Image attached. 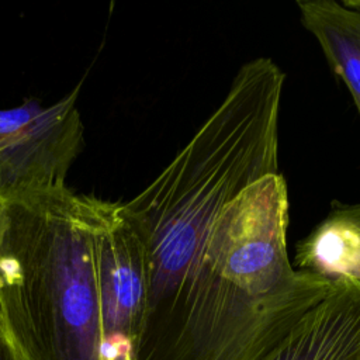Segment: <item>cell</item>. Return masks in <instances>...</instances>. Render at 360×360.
I'll list each match as a JSON object with an SVG mask.
<instances>
[{
  "mask_svg": "<svg viewBox=\"0 0 360 360\" xmlns=\"http://www.w3.org/2000/svg\"><path fill=\"white\" fill-rule=\"evenodd\" d=\"M288 194L269 174L214 221L184 288L143 316L132 360H263L330 290L287 253Z\"/></svg>",
  "mask_w": 360,
  "mask_h": 360,
  "instance_id": "6da1fadb",
  "label": "cell"
},
{
  "mask_svg": "<svg viewBox=\"0 0 360 360\" xmlns=\"http://www.w3.org/2000/svg\"><path fill=\"white\" fill-rule=\"evenodd\" d=\"M284 80L270 58L242 65L190 142L146 188L122 202L146 250L145 315L184 288L219 212L249 186L278 173Z\"/></svg>",
  "mask_w": 360,
  "mask_h": 360,
  "instance_id": "7a4b0ae2",
  "label": "cell"
},
{
  "mask_svg": "<svg viewBox=\"0 0 360 360\" xmlns=\"http://www.w3.org/2000/svg\"><path fill=\"white\" fill-rule=\"evenodd\" d=\"M4 202L0 318L21 360H104L100 198L68 186Z\"/></svg>",
  "mask_w": 360,
  "mask_h": 360,
  "instance_id": "3957f363",
  "label": "cell"
},
{
  "mask_svg": "<svg viewBox=\"0 0 360 360\" xmlns=\"http://www.w3.org/2000/svg\"><path fill=\"white\" fill-rule=\"evenodd\" d=\"M79 91L80 84L48 107L31 98L0 110V200L66 187L83 149Z\"/></svg>",
  "mask_w": 360,
  "mask_h": 360,
  "instance_id": "277c9868",
  "label": "cell"
},
{
  "mask_svg": "<svg viewBox=\"0 0 360 360\" xmlns=\"http://www.w3.org/2000/svg\"><path fill=\"white\" fill-rule=\"evenodd\" d=\"M98 281L104 360H131L148 301V260L121 202L100 200Z\"/></svg>",
  "mask_w": 360,
  "mask_h": 360,
  "instance_id": "5b68a950",
  "label": "cell"
},
{
  "mask_svg": "<svg viewBox=\"0 0 360 360\" xmlns=\"http://www.w3.org/2000/svg\"><path fill=\"white\" fill-rule=\"evenodd\" d=\"M263 360H360V281L332 278L328 294Z\"/></svg>",
  "mask_w": 360,
  "mask_h": 360,
  "instance_id": "8992f818",
  "label": "cell"
},
{
  "mask_svg": "<svg viewBox=\"0 0 360 360\" xmlns=\"http://www.w3.org/2000/svg\"><path fill=\"white\" fill-rule=\"evenodd\" d=\"M294 264L326 278L360 281V202L333 201L329 214L297 243Z\"/></svg>",
  "mask_w": 360,
  "mask_h": 360,
  "instance_id": "52a82bcc",
  "label": "cell"
},
{
  "mask_svg": "<svg viewBox=\"0 0 360 360\" xmlns=\"http://www.w3.org/2000/svg\"><path fill=\"white\" fill-rule=\"evenodd\" d=\"M302 25L347 86L360 115V11L335 0L297 1Z\"/></svg>",
  "mask_w": 360,
  "mask_h": 360,
  "instance_id": "ba28073f",
  "label": "cell"
},
{
  "mask_svg": "<svg viewBox=\"0 0 360 360\" xmlns=\"http://www.w3.org/2000/svg\"><path fill=\"white\" fill-rule=\"evenodd\" d=\"M0 360H21L14 345L3 329V325L0 329Z\"/></svg>",
  "mask_w": 360,
  "mask_h": 360,
  "instance_id": "9c48e42d",
  "label": "cell"
},
{
  "mask_svg": "<svg viewBox=\"0 0 360 360\" xmlns=\"http://www.w3.org/2000/svg\"><path fill=\"white\" fill-rule=\"evenodd\" d=\"M4 228V202L0 200V240H1V233ZM0 329H1V318H0Z\"/></svg>",
  "mask_w": 360,
  "mask_h": 360,
  "instance_id": "30bf717a",
  "label": "cell"
},
{
  "mask_svg": "<svg viewBox=\"0 0 360 360\" xmlns=\"http://www.w3.org/2000/svg\"><path fill=\"white\" fill-rule=\"evenodd\" d=\"M343 6L360 11V0H345V1H343Z\"/></svg>",
  "mask_w": 360,
  "mask_h": 360,
  "instance_id": "8fae6325",
  "label": "cell"
}]
</instances>
